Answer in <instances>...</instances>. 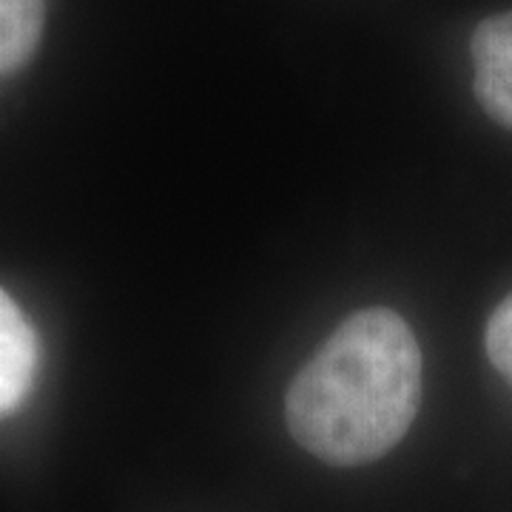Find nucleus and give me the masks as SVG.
I'll use <instances>...</instances> for the list:
<instances>
[{"mask_svg":"<svg viewBox=\"0 0 512 512\" xmlns=\"http://www.w3.org/2000/svg\"><path fill=\"white\" fill-rule=\"evenodd\" d=\"M421 402V348L390 308L342 319L285 393L293 441L333 467L387 456L413 427Z\"/></svg>","mask_w":512,"mask_h":512,"instance_id":"f257e3e1","label":"nucleus"},{"mask_svg":"<svg viewBox=\"0 0 512 512\" xmlns=\"http://www.w3.org/2000/svg\"><path fill=\"white\" fill-rule=\"evenodd\" d=\"M473 89L481 109L512 131V12L481 20L470 40Z\"/></svg>","mask_w":512,"mask_h":512,"instance_id":"f03ea898","label":"nucleus"},{"mask_svg":"<svg viewBox=\"0 0 512 512\" xmlns=\"http://www.w3.org/2000/svg\"><path fill=\"white\" fill-rule=\"evenodd\" d=\"M37 370V339L15 299L0 288V416L29 393Z\"/></svg>","mask_w":512,"mask_h":512,"instance_id":"7ed1b4c3","label":"nucleus"},{"mask_svg":"<svg viewBox=\"0 0 512 512\" xmlns=\"http://www.w3.org/2000/svg\"><path fill=\"white\" fill-rule=\"evenodd\" d=\"M46 29V0H0V74L23 69Z\"/></svg>","mask_w":512,"mask_h":512,"instance_id":"20e7f679","label":"nucleus"},{"mask_svg":"<svg viewBox=\"0 0 512 512\" xmlns=\"http://www.w3.org/2000/svg\"><path fill=\"white\" fill-rule=\"evenodd\" d=\"M484 348L493 367L512 384V293L498 302V308L487 319Z\"/></svg>","mask_w":512,"mask_h":512,"instance_id":"39448f33","label":"nucleus"}]
</instances>
